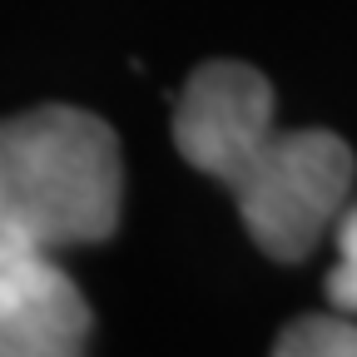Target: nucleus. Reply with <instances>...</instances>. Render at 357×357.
Masks as SVG:
<instances>
[{"label": "nucleus", "mask_w": 357, "mask_h": 357, "mask_svg": "<svg viewBox=\"0 0 357 357\" xmlns=\"http://www.w3.org/2000/svg\"><path fill=\"white\" fill-rule=\"evenodd\" d=\"M174 144L234 194L248 238L278 263L323 243L357 169L333 129H273V84L243 60H208L189 75Z\"/></svg>", "instance_id": "f257e3e1"}, {"label": "nucleus", "mask_w": 357, "mask_h": 357, "mask_svg": "<svg viewBox=\"0 0 357 357\" xmlns=\"http://www.w3.org/2000/svg\"><path fill=\"white\" fill-rule=\"evenodd\" d=\"M124 159L114 129L75 105L0 119V234L45 253L105 243L119 223Z\"/></svg>", "instance_id": "f03ea898"}, {"label": "nucleus", "mask_w": 357, "mask_h": 357, "mask_svg": "<svg viewBox=\"0 0 357 357\" xmlns=\"http://www.w3.org/2000/svg\"><path fill=\"white\" fill-rule=\"evenodd\" d=\"M89 303L35 243L0 234V357H75L89 342Z\"/></svg>", "instance_id": "7ed1b4c3"}, {"label": "nucleus", "mask_w": 357, "mask_h": 357, "mask_svg": "<svg viewBox=\"0 0 357 357\" xmlns=\"http://www.w3.org/2000/svg\"><path fill=\"white\" fill-rule=\"evenodd\" d=\"M273 352L278 357H357V323L312 312V318H298L278 333Z\"/></svg>", "instance_id": "20e7f679"}, {"label": "nucleus", "mask_w": 357, "mask_h": 357, "mask_svg": "<svg viewBox=\"0 0 357 357\" xmlns=\"http://www.w3.org/2000/svg\"><path fill=\"white\" fill-rule=\"evenodd\" d=\"M328 298L337 312H357V204L337 218V263L328 268Z\"/></svg>", "instance_id": "39448f33"}]
</instances>
